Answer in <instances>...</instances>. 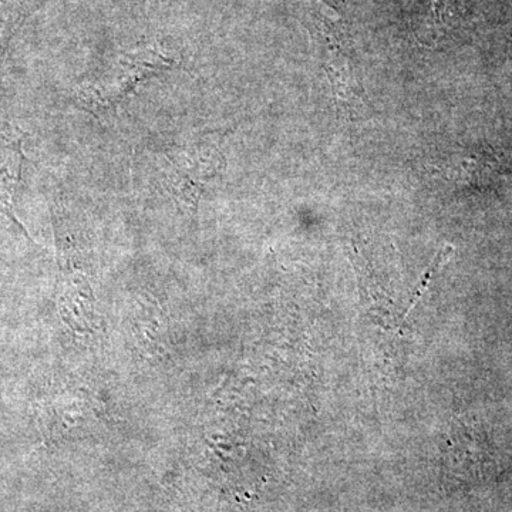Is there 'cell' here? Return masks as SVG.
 <instances>
[{
    "label": "cell",
    "mask_w": 512,
    "mask_h": 512,
    "mask_svg": "<svg viewBox=\"0 0 512 512\" xmlns=\"http://www.w3.org/2000/svg\"><path fill=\"white\" fill-rule=\"evenodd\" d=\"M323 66L338 113L342 114L343 119H363L369 109L365 89L360 83L359 76H356L349 57L345 55L342 47L336 45L332 36H328Z\"/></svg>",
    "instance_id": "1"
},
{
    "label": "cell",
    "mask_w": 512,
    "mask_h": 512,
    "mask_svg": "<svg viewBox=\"0 0 512 512\" xmlns=\"http://www.w3.org/2000/svg\"><path fill=\"white\" fill-rule=\"evenodd\" d=\"M322 2H325L326 5L330 6V8L338 10V12H340V10L343 9V6L346 5V2H348V0H322Z\"/></svg>",
    "instance_id": "2"
}]
</instances>
